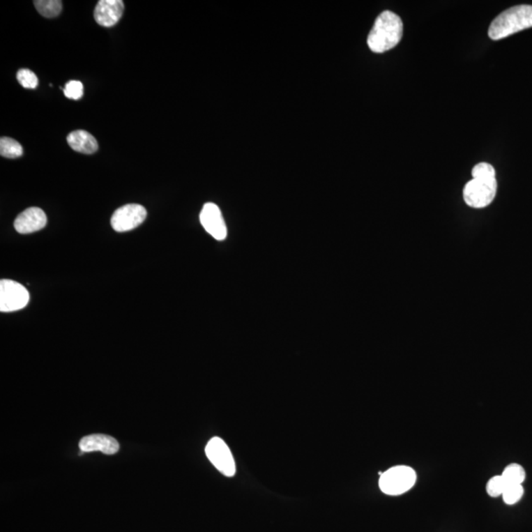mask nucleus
Instances as JSON below:
<instances>
[{
  "label": "nucleus",
  "mask_w": 532,
  "mask_h": 532,
  "mask_svg": "<svg viewBox=\"0 0 532 532\" xmlns=\"http://www.w3.org/2000/svg\"><path fill=\"white\" fill-rule=\"evenodd\" d=\"M29 301L30 294L20 283L9 279L0 281V312L19 311L27 306Z\"/></svg>",
  "instance_id": "5"
},
{
  "label": "nucleus",
  "mask_w": 532,
  "mask_h": 532,
  "mask_svg": "<svg viewBox=\"0 0 532 532\" xmlns=\"http://www.w3.org/2000/svg\"><path fill=\"white\" fill-rule=\"evenodd\" d=\"M472 178H495L496 171L492 165L488 163L477 164L471 172Z\"/></svg>",
  "instance_id": "20"
},
{
  "label": "nucleus",
  "mask_w": 532,
  "mask_h": 532,
  "mask_svg": "<svg viewBox=\"0 0 532 532\" xmlns=\"http://www.w3.org/2000/svg\"><path fill=\"white\" fill-rule=\"evenodd\" d=\"M532 27V6L510 7L494 19L489 28L488 35L498 40Z\"/></svg>",
  "instance_id": "2"
},
{
  "label": "nucleus",
  "mask_w": 532,
  "mask_h": 532,
  "mask_svg": "<svg viewBox=\"0 0 532 532\" xmlns=\"http://www.w3.org/2000/svg\"><path fill=\"white\" fill-rule=\"evenodd\" d=\"M17 80L26 89H36L39 84L37 75L30 69H20L17 73Z\"/></svg>",
  "instance_id": "17"
},
{
  "label": "nucleus",
  "mask_w": 532,
  "mask_h": 532,
  "mask_svg": "<svg viewBox=\"0 0 532 532\" xmlns=\"http://www.w3.org/2000/svg\"><path fill=\"white\" fill-rule=\"evenodd\" d=\"M508 487L505 479L502 476H494L488 481L486 485V491L488 495L492 498H497L504 494L506 488Z\"/></svg>",
  "instance_id": "16"
},
{
  "label": "nucleus",
  "mask_w": 532,
  "mask_h": 532,
  "mask_svg": "<svg viewBox=\"0 0 532 532\" xmlns=\"http://www.w3.org/2000/svg\"><path fill=\"white\" fill-rule=\"evenodd\" d=\"M524 494V489L522 485L508 486L503 494V500L507 505H515L522 500Z\"/></svg>",
  "instance_id": "18"
},
{
  "label": "nucleus",
  "mask_w": 532,
  "mask_h": 532,
  "mask_svg": "<svg viewBox=\"0 0 532 532\" xmlns=\"http://www.w3.org/2000/svg\"><path fill=\"white\" fill-rule=\"evenodd\" d=\"M81 452H102L105 455H113L119 452V443L113 436L104 434H94L81 439L79 443Z\"/></svg>",
  "instance_id": "11"
},
{
  "label": "nucleus",
  "mask_w": 532,
  "mask_h": 532,
  "mask_svg": "<svg viewBox=\"0 0 532 532\" xmlns=\"http://www.w3.org/2000/svg\"><path fill=\"white\" fill-rule=\"evenodd\" d=\"M146 217V209L142 205L126 204L114 211L112 216L111 224L116 232H128L142 225Z\"/></svg>",
  "instance_id": "7"
},
{
  "label": "nucleus",
  "mask_w": 532,
  "mask_h": 532,
  "mask_svg": "<svg viewBox=\"0 0 532 532\" xmlns=\"http://www.w3.org/2000/svg\"><path fill=\"white\" fill-rule=\"evenodd\" d=\"M47 215L44 210L38 207H30L19 214L14 221V228L20 234L38 232L47 225Z\"/></svg>",
  "instance_id": "10"
},
{
  "label": "nucleus",
  "mask_w": 532,
  "mask_h": 532,
  "mask_svg": "<svg viewBox=\"0 0 532 532\" xmlns=\"http://www.w3.org/2000/svg\"><path fill=\"white\" fill-rule=\"evenodd\" d=\"M0 154L6 158L15 159L22 156L23 148L20 143L13 138L1 137L0 139Z\"/></svg>",
  "instance_id": "15"
},
{
  "label": "nucleus",
  "mask_w": 532,
  "mask_h": 532,
  "mask_svg": "<svg viewBox=\"0 0 532 532\" xmlns=\"http://www.w3.org/2000/svg\"><path fill=\"white\" fill-rule=\"evenodd\" d=\"M205 453L211 464L225 476L236 474V464L228 445L221 438H212L205 448Z\"/></svg>",
  "instance_id": "6"
},
{
  "label": "nucleus",
  "mask_w": 532,
  "mask_h": 532,
  "mask_svg": "<svg viewBox=\"0 0 532 532\" xmlns=\"http://www.w3.org/2000/svg\"><path fill=\"white\" fill-rule=\"evenodd\" d=\"M125 10L121 0H100L94 11L96 22L102 27H113L121 20Z\"/></svg>",
  "instance_id": "9"
},
{
  "label": "nucleus",
  "mask_w": 532,
  "mask_h": 532,
  "mask_svg": "<svg viewBox=\"0 0 532 532\" xmlns=\"http://www.w3.org/2000/svg\"><path fill=\"white\" fill-rule=\"evenodd\" d=\"M200 223L204 226L205 231L210 234L214 238L218 241L225 240L227 238V227L221 210L216 204H204V208L200 212Z\"/></svg>",
  "instance_id": "8"
},
{
  "label": "nucleus",
  "mask_w": 532,
  "mask_h": 532,
  "mask_svg": "<svg viewBox=\"0 0 532 532\" xmlns=\"http://www.w3.org/2000/svg\"><path fill=\"white\" fill-rule=\"evenodd\" d=\"M498 183L495 178H476L465 185V204L473 208H484L492 204L497 193Z\"/></svg>",
  "instance_id": "4"
},
{
  "label": "nucleus",
  "mask_w": 532,
  "mask_h": 532,
  "mask_svg": "<svg viewBox=\"0 0 532 532\" xmlns=\"http://www.w3.org/2000/svg\"><path fill=\"white\" fill-rule=\"evenodd\" d=\"M502 476L508 486L522 485L526 480V473L521 464H510L506 467Z\"/></svg>",
  "instance_id": "13"
},
{
  "label": "nucleus",
  "mask_w": 532,
  "mask_h": 532,
  "mask_svg": "<svg viewBox=\"0 0 532 532\" xmlns=\"http://www.w3.org/2000/svg\"><path fill=\"white\" fill-rule=\"evenodd\" d=\"M64 95L71 100H79L84 95V86L80 81H69L63 89Z\"/></svg>",
  "instance_id": "19"
},
{
  "label": "nucleus",
  "mask_w": 532,
  "mask_h": 532,
  "mask_svg": "<svg viewBox=\"0 0 532 532\" xmlns=\"http://www.w3.org/2000/svg\"><path fill=\"white\" fill-rule=\"evenodd\" d=\"M69 146L83 154H94L99 145L96 138L86 130H74L68 136Z\"/></svg>",
  "instance_id": "12"
},
{
  "label": "nucleus",
  "mask_w": 532,
  "mask_h": 532,
  "mask_svg": "<svg viewBox=\"0 0 532 532\" xmlns=\"http://www.w3.org/2000/svg\"><path fill=\"white\" fill-rule=\"evenodd\" d=\"M34 6L40 15L45 18L56 17L63 10L61 0H37L34 1Z\"/></svg>",
  "instance_id": "14"
},
{
  "label": "nucleus",
  "mask_w": 532,
  "mask_h": 532,
  "mask_svg": "<svg viewBox=\"0 0 532 532\" xmlns=\"http://www.w3.org/2000/svg\"><path fill=\"white\" fill-rule=\"evenodd\" d=\"M403 23L397 14L383 11L374 21L368 36V45L372 52L381 54L397 47L402 39Z\"/></svg>",
  "instance_id": "1"
},
{
  "label": "nucleus",
  "mask_w": 532,
  "mask_h": 532,
  "mask_svg": "<svg viewBox=\"0 0 532 532\" xmlns=\"http://www.w3.org/2000/svg\"><path fill=\"white\" fill-rule=\"evenodd\" d=\"M417 480L416 472L406 465H397L383 472L379 486L381 492L390 496L402 495L411 490Z\"/></svg>",
  "instance_id": "3"
}]
</instances>
